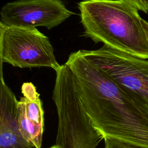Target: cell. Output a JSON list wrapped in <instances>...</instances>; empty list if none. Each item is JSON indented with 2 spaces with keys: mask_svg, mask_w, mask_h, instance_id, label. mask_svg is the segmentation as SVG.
Listing matches in <instances>:
<instances>
[{
  "mask_svg": "<svg viewBox=\"0 0 148 148\" xmlns=\"http://www.w3.org/2000/svg\"><path fill=\"white\" fill-rule=\"evenodd\" d=\"M0 60L14 67H47L58 70L49 39L36 28L8 27L0 23Z\"/></svg>",
  "mask_w": 148,
  "mask_h": 148,
  "instance_id": "cell-4",
  "label": "cell"
},
{
  "mask_svg": "<svg viewBox=\"0 0 148 148\" xmlns=\"http://www.w3.org/2000/svg\"><path fill=\"white\" fill-rule=\"evenodd\" d=\"M78 8L84 36L148 59V40L135 7L124 0H83Z\"/></svg>",
  "mask_w": 148,
  "mask_h": 148,
  "instance_id": "cell-2",
  "label": "cell"
},
{
  "mask_svg": "<svg viewBox=\"0 0 148 148\" xmlns=\"http://www.w3.org/2000/svg\"><path fill=\"white\" fill-rule=\"evenodd\" d=\"M20 133L33 148H41L44 130V111L40 98L29 100L23 97L18 103Z\"/></svg>",
  "mask_w": 148,
  "mask_h": 148,
  "instance_id": "cell-8",
  "label": "cell"
},
{
  "mask_svg": "<svg viewBox=\"0 0 148 148\" xmlns=\"http://www.w3.org/2000/svg\"><path fill=\"white\" fill-rule=\"evenodd\" d=\"M93 128L105 138L148 148V106L86 59L80 50L65 62Z\"/></svg>",
  "mask_w": 148,
  "mask_h": 148,
  "instance_id": "cell-1",
  "label": "cell"
},
{
  "mask_svg": "<svg viewBox=\"0 0 148 148\" xmlns=\"http://www.w3.org/2000/svg\"><path fill=\"white\" fill-rule=\"evenodd\" d=\"M103 140L104 142L103 148H140L109 138H105Z\"/></svg>",
  "mask_w": 148,
  "mask_h": 148,
  "instance_id": "cell-10",
  "label": "cell"
},
{
  "mask_svg": "<svg viewBox=\"0 0 148 148\" xmlns=\"http://www.w3.org/2000/svg\"><path fill=\"white\" fill-rule=\"evenodd\" d=\"M21 92L23 97L29 100H34L39 98L35 86L31 82L24 83L21 86Z\"/></svg>",
  "mask_w": 148,
  "mask_h": 148,
  "instance_id": "cell-9",
  "label": "cell"
},
{
  "mask_svg": "<svg viewBox=\"0 0 148 148\" xmlns=\"http://www.w3.org/2000/svg\"><path fill=\"white\" fill-rule=\"evenodd\" d=\"M135 7L138 10L148 14V0H124Z\"/></svg>",
  "mask_w": 148,
  "mask_h": 148,
  "instance_id": "cell-11",
  "label": "cell"
},
{
  "mask_svg": "<svg viewBox=\"0 0 148 148\" xmlns=\"http://www.w3.org/2000/svg\"><path fill=\"white\" fill-rule=\"evenodd\" d=\"M73 14L61 0H19L2 7L0 23L8 27L51 29Z\"/></svg>",
  "mask_w": 148,
  "mask_h": 148,
  "instance_id": "cell-6",
  "label": "cell"
},
{
  "mask_svg": "<svg viewBox=\"0 0 148 148\" xmlns=\"http://www.w3.org/2000/svg\"><path fill=\"white\" fill-rule=\"evenodd\" d=\"M56 72L52 95L58 117L56 145L62 148H97L103 138L80 103L70 67L65 63Z\"/></svg>",
  "mask_w": 148,
  "mask_h": 148,
  "instance_id": "cell-3",
  "label": "cell"
},
{
  "mask_svg": "<svg viewBox=\"0 0 148 148\" xmlns=\"http://www.w3.org/2000/svg\"><path fill=\"white\" fill-rule=\"evenodd\" d=\"M142 24L143 28L144 29V31L145 32V34L146 35V37H147V39L148 40V23L142 18Z\"/></svg>",
  "mask_w": 148,
  "mask_h": 148,
  "instance_id": "cell-12",
  "label": "cell"
},
{
  "mask_svg": "<svg viewBox=\"0 0 148 148\" xmlns=\"http://www.w3.org/2000/svg\"><path fill=\"white\" fill-rule=\"evenodd\" d=\"M83 56L148 106V60L103 45Z\"/></svg>",
  "mask_w": 148,
  "mask_h": 148,
  "instance_id": "cell-5",
  "label": "cell"
},
{
  "mask_svg": "<svg viewBox=\"0 0 148 148\" xmlns=\"http://www.w3.org/2000/svg\"><path fill=\"white\" fill-rule=\"evenodd\" d=\"M49 148H62V147H61V146H58V145H53V146H51V147H49Z\"/></svg>",
  "mask_w": 148,
  "mask_h": 148,
  "instance_id": "cell-13",
  "label": "cell"
},
{
  "mask_svg": "<svg viewBox=\"0 0 148 148\" xmlns=\"http://www.w3.org/2000/svg\"><path fill=\"white\" fill-rule=\"evenodd\" d=\"M2 64L1 62L0 69V148H33L20 133L18 101L5 82Z\"/></svg>",
  "mask_w": 148,
  "mask_h": 148,
  "instance_id": "cell-7",
  "label": "cell"
}]
</instances>
